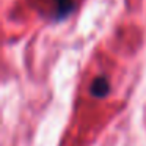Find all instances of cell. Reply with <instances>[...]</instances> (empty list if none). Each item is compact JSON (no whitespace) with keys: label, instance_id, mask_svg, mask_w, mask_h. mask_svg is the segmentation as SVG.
<instances>
[{"label":"cell","instance_id":"6da1fadb","mask_svg":"<svg viewBox=\"0 0 146 146\" xmlns=\"http://www.w3.org/2000/svg\"><path fill=\"white\" fill-rule=\"evenodd\" d=\"M108 90H110V83H108L104 77H98L96 80H93L91 86H90L91 94L96 96V98H104V96H107Z\"/></svg>","mask_w":146,"mask_h":146},{"label":"cell","instance_id":"7a4b0ae2","mask_svg":"<svg viewBox=\"0 0 146 146\" xmlns=\"http://www.w3.org/2000/svg\"><path fill=\"white\" fill-rule=\"evenodd\" d=\"M55 5H57V17L61 19V17H66L71 11L74 10L72 0H54Z\"/></svg>","mask_w":146,"mask_h":146}]
</instances>
